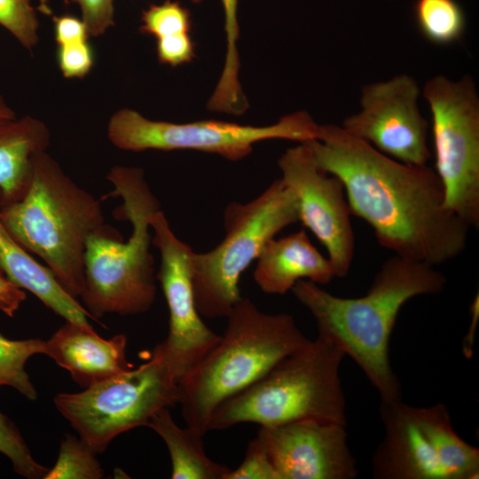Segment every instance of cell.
<instances>
[{"instance_id":"1","label":"cell","mask_w":479,"mask_h":479,"mask_svg":"<svg viewBox=\"0 0 479 479\" xmlns=\"http://www.w3.org/2000/svg\"><path fill=\"white\" fill-rule=\"evenodd\" d=\"M302 143L321 169L342 181L350 213L382 247L433 266L466 249L471 228L447 208L435 169L392 159L334 124L319 125L318 139Z\"/></svg>"},{"instance_id":"2","label":"cell","mask_w":479,"mask_h":479,"mask_svg":"<svg viewBox=\"0 0 479 479\" xmlns=\"http://www.w3.org/2000/svg\"><path fill=\"white\" fill-rule=\"evenodd\" d=\"M445 276L436 266L398 255L386 260L361 297L332 294L307 279L291 291L311 313L318 334L349 355L381 395L401 399V385L389 360V341L401 308L410 299L440 293Z\"/></svg>"},{"instance_id":"3","label":"cell","mask_w":479,"mask_h":479,"mask_svg":"<svg viewBox=\"0 0 479 479\" xmlns=\"http://www.w3.org/2000/svg\"><path fill=\"white\" fill-rule=\"evenodd\" d=\"M0 218L21 247L47 264L70 295L81 296L88 240L106 225L94 195L41 151L31 159L24 195L0 206Z\"/></svg>"},{"instance_id":"4","label":"cell","mask_w":479,"mask_h":479,"mask_svg":"<svg viewBox=\"0 0 479 479\" xmlns=\"http://www.w3.org/2000/svg\"><path fill=\"white\" fill-rule=\"evenodd\" d=\"M106 178L114 186L110 195L122 200L116 217L128 220L132 232L123 241L118 232L106 224L88 240L80 297L93 320L107 314L146 312L157 293L150 219L161 209L160 202L141 168L114 166Z\"/></svg>"},{"instance_id":"5","label":"cell","mask_w":479,"mask_h":479,"mask_svg":"<svg viewBox=\"0 0 479 479\" xmlns=\"http://www.w3.org/2000/svg\"><path fill=\"white\" fill-rule=\"evenodd\" d=\"M226 318L217 344L178 382V404L186 426L203 435L221 403L310 340L292 316L264 313L247 298L241 297Z\"/></svg>"},{"instance_id":"6","label":"cell","mask_w":479,"mask_h":479,"mask_svg":"<svg viewBox=\"0 0 479 479\" xmlns=\"http://www.w3.org/2000/svg\"><path fill=\"white\" fill-rule=\"evenodd\" d=\"M344 352L318 336L279 361L253 384L215 410L208 431L240 423L277 426L302 420L346 425L340 380Z\"/></svg>"},{"instance_id":"7","label":"cell","mask_w":479,"mask_h":479,"mask_svg":"<svg viewBox=\"0 0 479 479\" xmlns=\"http://www.w3.org/2000/svg\"><path fill=\"white\" fill-rule=\"evenodd\" d=\"M298 221L295 197L280 178L248 202L229 203L224 211L223 240L210 251L192 254L199 313L208 318L227 317L241 299L239 283L243 271L270 240Z\"/></svg>"},{"instance_id":"8","label":"cell","mask_w":479,"mask_h":479,"mask_svg":"<svg viewBox=\"0 0 479 479\" xmlns=\"http://www.w3.org/2000/svg\"><path fill=\"white\" fill-rule=\"evenodd\" d=\"M178 401V381L155 348L137 368L53 398L58 411L97 453L119 435L147 427L155 413Z\"/></svg>"},{"instance_id":"9","label":"cell","mask_w":479,"mask_h":479,"mask_svg":"<svg viewBox=\"0 0 479 479\" xmlns=\"http://www.w3.org/2000/svg\"><path fill=\"white\" fill-rule=\"evenodd\" d=\"M432 117L436 172L447 208L471 229L479 227V97L470 75H438L422 91Z\"/></svg>"},{"instance_id":"10","label":"cell","mask_w":479,"mask_h":479,"mask_svg":"<svg viewBox=\"0 0 479 479\" xmlns=\"http://www.w3.org/2000/svg\"><path fill=\"white\" fill-rule=\"evenodd\" d=\"M318 131L319 124L306 111L283 116L272 125L251 126L213 120L187 123L153 121L134 109L122 108L113 114L107 124L109 141L121 150H196L230 161L244 159L260 141L302 143L318 139Z\"/></svg>"},{"instance_id":"11","label":"cell","mask_w":479,"mask_h":479,"mask_svg":"<svg viewBox=\"0 0 479 479\" xmlns=\"http://www.w3.org/2000/svg\"><path fill=\"white\" fill-rule=\"evenodd\" d=\"M152 244L159 250L156 273L169 308L167 338L154 347L179 382L217 344L221 335L200 318L194 299L192 278V247L173 232L160 209L150 219Z\"/></svg>"},{"instance_id":"12","label":"cell","mask_w":479,"mask_h":479,"mask_svg":"<svg viewBox=\"0 0 479 479\" xmlns=\"http://www.w3.org/2000/svg\"><path fill=\"white\" fill-rule=\"evenodd\" d=\"M420 90L406 74L363 87L361 109L341 126L379 152L412 166H427L431 158L428 122L421 114Z\"/></svg>"},{"instance_id":"13","label":"cell","mask_w":479,"mask_h":479,"mask_svg":"<svg viewBox=\"0 0 479 479\" xmlns=\"http://www.w3.org/2000/svg\"><path fill=\"white\" fill-rule=\"evenodd\" d=\"M278 164L280 179L295 197L299 221L326 247L335 277H346L354 257L355 236L342 181L321 169L303 143L288 148Z\"/></svg>"},{"instance_id":"14","label":"cell","mask_w":479,"mask_h":479,"mask_svg":"<svg viewBox=\"0 0 479 479\" xmlns=\"http://www.w3.org/2000/svg\"><path fill=\"white\" fill-rule=\"evenodd\" d=\"M346 425L302 420L260 427L263 443L279 479H354L357 461Z\"/></svg>"},{"instance_id":"15","label":"cell","mask_w":479,"mask_h":479,"mask_svg":"<svg viewBox=\"0 0 479 479\" xmlns=\"http://www.w3.org/2000/svg\"><path fill=\"white\" fill-rule=\"evenodd\" d=\"M380 413L385 435L373 459L374 478L448 479L410 405L381 401Z\"/></svg>"},{"instance_id":"16","label":"cell","mask_w":479,"mask_h":479,"mask_svg":"<svg viewBox=\"0 0 479 479\" xmlns=\"http://www.w3.org/2000/svg\"><path fill=\"white\" fill-rule=\"evenodd\" d=\"M127 337L101 338L93 327L67 321L44 343V353L86 389L134 368L126 357Z\"/></svg>"},{"instance_id":"17","label":"cell","mask_w":479,"mask_h":479,"mask_svg":"<svg viewBox=\"0 0 479 479\" xmlns=\"http://www.w3.org/2000/svg\"><path fill=\"white\" fill-rule=\"evenodd\" d=\"M256 260L254 279L265 294H285L301 279L320 286L335 278L330 260L315 247L304 230L270 240Z\"/></svg>"},{"instance_id":"18","label":"cell","mask_w":479,"mask_h":479,"mask_svg":"<svg viewBox=\"0 0 479 479\" xmlns=\"http://www.w3.org/2000/svg\"><path fill=\"white\" fill-rule=\"evenodd\" d=\"M0 271L66 321L92 327L88 320L91 317L85 308L64 289L47 267L38 263L16 241L1 218Z\"/></svg>"},{"instance_id":"19","label":"cell","mask_w":479,"mask_h":479,"mask_svg":"<svg viewBox=\"0 0 479 479\" xmlns=\"http://www.w3.org/2000/svg\"><path fill=\"white\" fill-rule=\"evenodd\" d=\"M51 134L38 118H0V206L19 200L25 193L33 155L46 151Z\"/></svg>"},{"instance_id":"20","label":"cell","mask_w":479,"mask_h":479,"mask_svg":"<svg viewBox=\"0 0 479 479\" xmlns=\"http://www.w3.org/2000/svg\"><path fill=\"white\" fill-rule=\"evenodd\" d=\"M147 427L167 445L172 462V479H224L231 470L210 459L204 450V435L188 426L178 427L169 408L155 413Z\"/></svg>"},{"instance_id":"21","label":"cell","mask_w":479,"mask_h":479,"mask_svg":"<svg viewBox=\"0 0 479 479\" xmlns=\"http://www.w3.org/2000/svg\"><path fill=\"white\" fill-rule=\"evenodd\" d=\"M412 415L425 433L448 479H475L479 475V450L454 431L443 404L410 406Z\"/></svg>"},{"instance_id":"22","label":"cell","mask_w":479,"mask_h":479,"mask_svg":"<svg viewBox=\"0 0 479 479\" xmlns=\"http://www.w3.org/2000/svg\"><path fill=\"white\" fill-rule=\"evenodd\" d=\"M221 2L224 12L225 59L221 76L208 104L215 111L232 114L243 110L247 104L239 80L240 67L237 49L240 36L237 16L239 0H221Z\"/></svg>"},{"instance_id":"23","label":"cell","mask_w":479,"mask_h":479,"mask_svg":"<svg viewBox=\"0 0 479 479\" xmlns=\"http://www.w3.org/2000/svg\"><path fill=\"white\" fill-rule=\"evenodd\" d=\"M413 10L418 29L428 42L448 45L463 36L466 16L456 0H416Z\"/></svg>"},{"instance_id":"24","label":"cell","mask_w":479,"mask_h":479,"mask_svg":"<svg viewBox=\"0 0 479 479\" xmlns=\"http://www.w3.org/2000/svg\"><path fill=\"white\" fill-rule=\"evenodd\" d=\"M45 341L41 339L9 340L0 334V387L10 386L29 400L37 392L25 365L29 357L44 353Z\"/></svg>"},{"instance_id":"25","label":"cell","mask_w":479,"mask_h":479,"mask_svg":"<svg viewBox=\"0 0 479 479\" xmlns=\"http://www.w3.org/2000/svg\"><path fill=\"white\" fill-rule=\"evenodd\" d=\"M97 452L81 438L66 434L55 465L43 479H99L104 470Z\"/></svg>"},{"instance_id":"26","label":"cell","mask_w":479,"mask_h":479,"mask_svg":"<svg viewBox=\"0 0 479 479\" xmlns=\"http://www.w3.org/2000/svg\"><path fill=\"white\" fill-rule=\"evenodd\" d=\"M191 13L177 1L166 0L160 4H151L141 16V33L156 39L178 34H190Z\"/></svg>"},{"instance_id":"27","label":"cell","mask_w":479,"mask_h":479,"mask_svg":"<svg viewBox=\"0 0 479 479\" xmlns=\"http://www.w3.org/2000/svg\"><path fill=\"white\" fill-rule=\"evenodd\" d=\"M0 452L12 462L14 471L29 479L44 478L49 468L32 456L16 425L0 412Z\"/></svg>"},{"instance_id":"28","label":"cell","mask_w":479,"mask_h":479,"mask_svg":"<svg viewBox=\"0 0 479 479\" xmlns=\"http://www.w3.org/2000/svg\"><path fill=\"white\" fill-rule=\"evenodd\" d=\"M0 25L28 51L39 41V20L30 0H0Z\"/></svg>"},{"instance_id":"29","label":"cell","mask_w":479,"mask_h":479,"mask_svg":"<svg viewBox=\"0 0 479 479\" xmlns=\"http://www.w3.org/2000/svg\"><path fill=\"white\" fill-rule=\"evenodd\" d=\"M224 479H279L265 447L256 436L247 447L241 464Z\"/></svg>"},{"instance_id":"30","label":"cell","mask_w":479,"mask_h":479,"mask_svg":"<svg viewBox=\"0 0 479 479\" xmlns=\"http://www.w3.org/2000/svg\"><path fill=\"white\" fill-rule=\"evenodd\" d=\"M56 59L64 77L83 78L93 67L94 51L88 41L59 44Z\"/></svg>"},{"instance_id":"31","label":"cell","mask_w":479,"mask_h":479,"mask_svg":"<svg viewBox=\"0 0 479 479\" xmlns=\"http://www.w3.org/2000/svg\"><path fill=\"white\" fill-rule=\"evenodd\" d=\"M77 4L90 37L103 35L114 26V0H66Z\"/></svg>"},{"instance_id":"32","label":"cell","mask_w":479,"mask_h":479,"mask_svg":"<svg viewBox=\"0 0 479 479\" xmlns=\"http://www.w3.org/2000/svg\"><path fill=\"white\" fill-rule=\"evenodd\" d=\"M157 57L161 64L177 67L195 57L194 43L190 34H178L157 38Z\"/></svg>"},{"instance_id":"33","label":"cell","mask_w":479,"mask_h":479,"mask_svg":"<svg viewBox=\"0 0 479 479\" xmlns=\"http://www.w3.org/2000/svg\"><path fill=\"white\" fill-rule=\"evenodd\" d=\"M54 38L59 44H68L88 41L87 27L82 19L69 14L54 16Z\"/></svg>"},{"instance_id":"34","label":"cell","mask_w":479,"mask_h":479,"mask_svg":"<svg viewBox=\"0 0 479 479\" xmlns=\"http://www.w3.org/2000/svg\"><path fill=\"white\" fill-rule=\"evenodd\" d=\"M25 300L26 294L23 289L0 271V310L12 318Z\"/></svg>"},{"instance_id":"35","label":"cell","mask_w":479,"mask_h":479,"mask_svg":"<svg viewBox=\"0 0 479 479\" xmlns=\"http://www.w3.org/2000/svg\"><path fill=\"white\" fill-rule=\"evenodd\" d=\"M16 117V114L12 107H10L5 101L4 98L0 95V118L12 119Z\"/></svg>"},{"instance_id":"36","label":"cell","mask_w":479,"mask_h":479,"mask_svg":"<svg viewBox=\"0 0 479 479\" xmlns=\"http://www.w3.org/2000/svg\"><path fill=\"white\" fill-rule=\"evenodd\" d=\"M191 1L193 2L194 4H199L202 2L203 0H191Z\"/></svg>"}]
</instances>
